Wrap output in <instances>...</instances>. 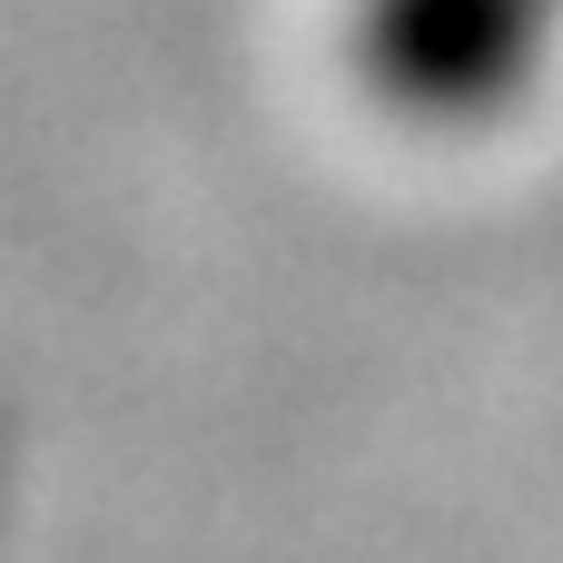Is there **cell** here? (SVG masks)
Masks as SVG:
<instances>
[{
	"instance_id": "1",
	"label": "cell",
	"mask_w": 563,
	"mask_h": 563,
	"mask_svg": "<svg viewBox=\"0 0 563 563\" xmlns=\"http://www.w3.org/2000/svg\"><path fill=\"white\" fill-rule=\"evenodd\" d=\"M346 59L406 129H495L563 59V0H356Z\"/></svg>"
}]
</instances>
